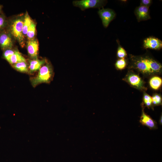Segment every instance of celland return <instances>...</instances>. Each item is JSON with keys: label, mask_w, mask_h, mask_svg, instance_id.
I'll return each mask as SVG.
<instances>
[{"label": "cell", "mask_w": 162, "mask_h": 162, "mask_svg": "<svg viewBox=\"0 0 162 162\" xmlns=\"http://www.w3.org/2000/svg\"><path fill=\"white\" fill-rule=\"evenodd\" d=\"M130 67L145 75H152L160 73V63L148 55L136 56L130 55Z\"/></svg>", "instance_id": "obj_1"}, {"label": "cell", "mask_w": 162, "mask_h": 162, "mask_svg": "<svg viewBox=\"0 0 162 162\" xmlns=\"http://www.w3.org/2000/svg\"><path fill=\"white\" fill-rule=\"evenodd\" d=\"M53 71L51 64L47 63L39 70L37 75L31 79V82L34 87L41 83H49L52 80Z\"/></svg>", "instance_id": "obj_2"}, {"label": "cell", "mask_w": 162, "mask_h": 162, "mask_svg": "<svg viewBox=\"0 0 162 162\" xmlns=\"http://www.w3.org/2000/svg\"><path fill=\"white\" fill-rule=\"evenodd\" d=\"M23 21L20 19L14 20L10 27L11 34L18 40L22 46L24 45V36L23 33Z\"/></svg>", "instance_id": "obj_3"}, {"label": "cell", "mask_w": 162, "mask_h": 162, "mask_svg": "<svg viewBox=\"0 0 162 162\" xmlns=\"http://www.w3.org/2000/svg\"><path fill=\"white\" fill-rule=\"evenodd\" d=\"M107 1L103 0H81L74 1L73 4L82 10L92 8H100L106 4Z\"/></svg>", "instance_id": "obj_4"}, {"label": "cell", "mask_w": 162, "mask_h": 162, "mask_svg": "<svg viewBox=\"0 0 162 162\" xmlns=\"http://www.w3.org/2000/svg\"><path fill=\"white\" fill-rule=\"evenodd\" d=\"M125 79L130 85L135 88L140 90L146 89L143 81L139 75L133 72H128Z\"/></svg>", "instance_id": "obj_5"}, {"label": "cell", "mask_w": 162, "mask_h": 162, "mask_svg": "<svg viewBox=\"0 0 162 162\" xmlns=\"http://www.w3.org/2000/svg\"><path fill=\"white\" fill-rule=\"evenodd\" d=\"M98 13L102 20L104 27L106 28L110 22L114 18L116 13L112 9L104 8L99 9Z\"/></svg>", "instance_id": "obj_6"}, {"label": "cell", "mask_w": 162, "mask_h": 162, "mask_svg": "<svg viewBox=\"0 0 162 162\" xmlns=\"http://www.w3.org/2000/svg\"><path fill=\"white\" fill-rule=\"evenodd\" d=\"M13 45L11 35L9 32L5 30L0 32V47L4 50L11 49Z\"/></svg>", "instance_id": "obj_7"}, {"label": "cell", "mask_w": 162, "mask_h": 162, "mask_svg": "<svg viewBox=\"0 0 162 162\" xmlns=\"http://www.w3.org/2000/svg\"><path fill=\"white\" fill-rule=\"evenodd\" d=\"M143 46L146 49L159 50L162 47V42L154 37H148L144 40Z\"/></svg>", "instance_id": "obj_8"}, {"label": "cell", "mask_w": 162, "mask_h": 162, "mask_svg": "<svg viewBox=\"0 0 162 162\" xmlns=\"http://www.w3.org/2000/svg\"><path fill=\"white\" fill-rule=\"evenodd\" d=\"M134 14L139 22L147 20L150 18L149 7L140 5L135 8Z\"/></svg>", "instance_id": "obj_9"}, {"label": "cell", "mask_w": 162, "mask_h": 162, "mask_svg": "<svg viewBox=\"0 0 162 162\" xmlns=\"http://www.w3.org/2000/svg\"><path fill=\"white\" fill-rule=\"evenodd\" d=\"M39 44L38 40L34 38L29 40L27 42L28 53L33 59H38Z\"/></svg>", "instance_id": "obj_10"}, {"label": "cell", "mask_w": 162, "mask_h": 162, "mask_svg": "<svg viewBox=\"0 0 162 162\" xmlns=\"http://www.w3.org/2000/svg\"><path fill=\"white\" fill-rule=\"evenodd\" d=\"M140 122L142 125L147 127L150 129H155L158 128L156 122L146 114L143 110L142 111Z\"/></svg>", "instance_id": "obj_11"}, {"label": "cell", "mask_w": 162, "mask_h": 162, "mask_svg": "<svg viewBox=\"0 0 162 162\" xmlns=\"http://www.w3.org/2000/svg\"><path fill=\"white\" fill-rule=\"evenodd\" d=\"M29 65L28 69L30 72L32 73L39 70L41 66L46 62L45 59L39 60L38 59L29 60Z\"/></svg>", "instance_id": "obj_12"}, {"label": "cell", "mask_w": 162, "mask_h": 162, "mask_svg": "<svg viewBox=\"0 0 162 162\" xmlns=\"http://www.w3.org/2000/svg\"><path fill=\"white\" fill-rule=\"evenodd\" d=\"M22 62H26V58L18 50H15L9 63L13 65Z\"/></svg>", "instance_id": "obj_13"}, {"label": "cell", "mask_w": 162, "mask_h": 162, "mask_svg": "<svg viewBox=\"0 0 162 162\" xmlns=\"http://www.w3.org/2000/svg\"><path fill=\"white\" fill-rule=\"evenodd\" d=\"M162 83L161 78L157 76H153L149 81V84L150 87L155 90H158L160 87Z\"/></svg>", "instance_id": "obj_14"}, {"label": "cell", "mask_w": 162, "mask_h": 162, "mask_svg": "<svg viewBox=\"0 0 162 162\" xmlns=\"http://www.w3.org/2000/svg\"><path fill=\"white\" fill-rule=\"evenodd\" d=\"M13 67L17 70L22 72H28V67L26 62H22L12 65Z\"/></svg>", "instance_id": "obj_15"}, {"label": "cell", "mask_w": 162, "mask_h": 162, "mask_svg": "<svg viewBox=\"0 0 162 162\" xmlns=\"http://www.w3.org/2000/svg\"><path fill=\"white\" fill-rule=\"evenodd\" d=\"M32 21V20L31 19L28 13L26 12L23 21V33L24 35H26L28 28L30 26Z\"/></svg>", "instance_id": "obj_16"}, {"label": "cell", "mask_w": 162, "mask_h": 162, "mask_svg": "<svg viewBox=\"0 0 162 162\" xmlns=\"http://www.w3.org/2000/svg\"><path fill=\"white\" fill-rule=\"evenodd\" d=\"M36 24L32 21L31 24L28 28L26 34L27 37L29 40L34 38L36 33Z\"/></svg>", "instance_id": "obj_17"}, {"label": "cell", "mask_w": 162, "mask_h": 162, "mask_svg": "<svg viewBox=\"0 0 162 162\" xmlns=\"http://www.w3.org/2000/svg\"><path fill=\"white\" fill-rule=\"evenodd\" d=\"M127 65V62L125 58H119L116 62L115 66L118 70H122L124 69Z\"/></svg>", "instance_id": "obj_18"}, {"label": "cell", "mask_w": 162, "mask_h": 162, "mask_svg": "<svg viewBox=\"0 0 162 162\" xmlns=\"http://www.w3.org/2000/svg\"><path fill=\"white\" fill-rule=\"evenodd\" d=\"M118 44L117 52V56L119 58H125L127 55L126 51L118 42Z\"/></svg>", "instance_id": "obj_19"}, {"label": "cell", "mask_w": 162, "mask_h": 162, "mask_svg": "<svg viewBox=\"0 0 162 162\" xmlns=\"http://www.w3.org/2000/svg\"><path fill=\"white\" fill-rule=\"evenodd\" d=\"M143 101L144 105L146 107L148 108L152 107V97L145 92L143 94Z\"/></svg>", "instance_id": "obj_20"}, {"label": "cell", "mask_w": 162, "mask_h": 162, "mask_svg": "<svg viewBox=\"0 0 162 162\" xmlns=\"http://www.w3.org/2000/svg\"><path fill=\"white\" fill-rule=\"evenodd\" d=\"M14 51L11 49L4 50L2 56L3 58L9 62L11 56L14 52Z\"/></svg>", "instance_id": "obj_21"}, {"label": "cell", "mask_w": 162, "mask_h": 162, "mask_svg": "<svg viewBox=\"0 0 162 162\" xmlns=\"http://www.w3.org/2000/svg\"><path fill=\"white\" fill-rule=\"evenodd\" d=\"M152 104L159 105L161 104L162 98L160 95L158 94H154L152 97Z\"/></svg>", "instance_id": "obj_22"}, {"label": "cell", "mask_w": 162, "mask_h": 162, "mask_svg": "<svg viewBox=\"0 0 162 162\" xmlns=\"http://www.w3.org/2000/svg\"><path fill=\"white\" fill-rule=\"evenodd\" d=\"M7 21L5 16L3 14L0 15V32L5 30L7 25Z\"/></svg>", "instance_id": "obj_23"}, {"label": "cell", "mask_w": 162, "mask_h": 162, "mask_svg": "<svg viewBox=\"0 0 162 162\" xmlns=\"http://www.w3.org/2000/svg\"><path fill=\"white\" fill-rule=\"evenodd\" d=\"M152 1L151 0H141L140 5L149 7L151 4Z\"/></svg>", "instance_id": "obj_24"}, {"label": "cell", "mask_w": 162, "mask_h": 162, "mask_svg": "<svg viewBox=\"0 0 162 162\" xmlns=\"http://www.w3.org/2000/svg\"><path fill=\"white\" fill-rule=\"evenodd\" d=\"M162 115H161L159 121V123L160 125H162Z\"/></svg>", "instance_id": "obj_25"}, {"label": "cell", "mask_w": 162, "mask_h": 162, "mask_svg": "<svg viewBox=\"0 0 162 162\" xmlns=\"http://www.w3.org/2000/svg\"><path fill=\"white\" fill-rule=\"evenodd\" d=\"M2 6L0 5V15L2 14H1V11H2Z\"/></svg>", "instance_id": "obj_26"}]
</instances>
